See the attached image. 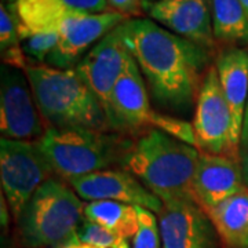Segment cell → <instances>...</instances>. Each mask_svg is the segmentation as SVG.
I'll list each match as a JSON object with an SVG mask.
<instances>
[{
    "label": "cell",
    "mask_w": 248,
    "mask_h": 248,
    "mask_svg": "<svg viewBox=\"0 0 248 248\" xmlns=\"http://www.w3.org/2000/svg\"><path fill=\"white\" fill-rule=\"evenodd\" d=\"M60 33H31L27 39H24L22 50L27 54V57H32L39 62L47 61V57L53 53V50L58 45Z\"/></svg>",
    "instance_id": "25"
},
{
    "label": "cell",
    "mask_w": 248,
    "mask_h": 248,
    "mask_svg": "<svg viewBox=\"0 0 248 248\" xmlns=\"http://www.w3.org/2000/svg\"><path fill=\"white\" fill-rule=\"evenodd\" d=\"M76 239L84 244L99 248H131L128 239H124L115 232L86 218L76 232Z\"/></svg>",
    "instance_id": "21"
},
{
    "label": "cell",
    "mask_w": 248,
    "mask_h": 248,
    "mask_svg": "<svg viewBox=\"0 0 248 248\" xmlns=\"http://www.w3.org/2000/svg\"><path fill=\"white\" fill-rule=\"evenodd\" d=\"M11 6L17 14L21 42L31 33L60 32L62 25L79 13L65 0H11Z\"/></svg>",
    "instance_id": "17"
},
{
    "label": "cell",
    "mask_w": 248,
    "mask_h": 248,
    "mask_svg": "<svg viewBox=\"0 0 248 248\" xmlns=\"http://www.w3.org/2000/svg\"><path fill=\"white\" fill-rule=\"evenodd\" d=\"M226 248L248 247V189L205 210Z\"/></svg>",
    "instance_id": "18"
},
{
    "label": "cell",
    "mask_w": 248,
    "mask_h": 248,
    "mask_svg": "<svg viewBox=\"0 0 248 248\" xmlns=\"http://www.w3.org/2000/svg\"><path fill=\"white\" fill-rule=\"evenodd\" d=\"M110 11H116L119 14H123L127 18L137 17L141 14L143 0H108Z\"/></svg>",
    "instance_id": "27"
},
{
    "label": "cell",
    "mask_w": 248,
    "mask_h": 248,
    "mask_svg": "<svg viewBox=\"0 0 248 248\" xmlns=\"http://www.w3.org/2000/svg\"><path fill=\"white\" fill-rule=\"evenodd\" d=\"M18 18L11 6V1H1L0 4V48L1 53L11 47L21 46L18 33Z\"/></svg>",
    "instance_id": "24"
},
{
    "label": "cell",
    "mask_w": 248,
    "mask_h": 248,
    "mask_svg": "<svg viewBox=\"0 0 248 248\" xmlns=\"http://www.w3.org/2000/svg\"><path fill=\"white\" fill-rule=\"evenodd\" d=\"M53 175V169L37 142L0 140L1 193L16 222L36 190Z\"/></svg>",
    "instance_id": "6"
},
{
    "label": "cell",
    "mask_w": 248,
    "mask_h": 248,
    "mask_svg": "<svg viewBox=\"0 0 248 248\" xmlns=\"http://www.w3.org/2000/svg\"><path fill=\"white\" fill-rule=\"evenodd\" d=\"M84 207L72 186L50 178L18 218L21 244L25 248H55L68 243L84 221Z\"/></svg>",
    "instance_id": "5"
},
{
    "label": "cell",
    "mask_w": 248,
    "mask_h": 248,
    "mask_svg": "<svg viewBox=\"0 0 248 248\" xmlns=\"http://www.w3.org/2000/svg\"><path fill=\"white\" fill-rule=\"evenodd\" d=\"M72 189L83 200H110L131 204L159 214L163 202L137 178L122 169L102 170L89 175L75 178L69 182Z\"/></svg>",
    "instance_id": "14"
},
{
    "label": "cell",
    "mask_w": 248,
    "mask_h": 248,
    "mask_svg": "<svg viewBox=\"0 0 248 248\" xmlns=\"http://www.w3.org/2000/svg\"><path fill=\"white\" fill-rule=\"evenodd\" d=\"M148 1H155V0H143V3H148Z\"/></svg>",
    "instance_id": "33"
},
{
    "label": "cell",
    "mask_w": 248,
    "mask_h": 248,
    "mask_svg": "<svg viewBox=\"0 0 248 248\" xmlns=\"http://www.w3.org/2000/svg\"><path fill=\"white\" fill-rule=\"evenodd\" d=\"M244 189L247 186L244 184L241 163L228 156L200 152L193 178V192L196 202L204 211Z\"/></svg>",
    "instance_id": "16"
},
{
    "label": "cell",
    "mask_w": 248,
    "mask_h": 248,
    "mask_svg": "<svg viewBox=\"0 0 248 248\" xmlns=\"http://www.w3.org/2000/svg\"><path fill=\"white\" fill-rule=\"evenodd\" d=\"M65 3L71 9L84 14H99L110 11L108 0H65Z\"/></svg>",
    "instance_id": "26"
},
{
    "label": "cell",
    "mask_w": 248,
    "mask_h": 248,
    "mask_svg": "<svg viewBox=\"0 0 248 248\" xmlns=\"http://www.w3.org/2000/svg\"><path fill=\"white\" fill-rule=\"evenodd\" d=\"M210 7L217 43L247 47L248 17L239 0H210Z\"/></svg>",
    "instance_id": "19"
},
{
    "label": "cell",
    "mask_w": 248,
    "mask_h": 248,
    "mask_svg": "<svg viewBox=\"0 0 248 248\" xmlns=\"http://www.w3.org/2000/svg\"><path fill=\"white\" fill-rule=\"evenodd\" d=\"M246 248H248V247H246Z\"/></svg>",
    "instance_id": "34"
},
{
    "label": "cell",
    "mask_w": 248,
    "mask_h": 248,
    "mask_svg": "<svg viewBox=\"0 0 248 248\" xmlns=\"http://www.w3.org/2000/svg\"><path fill=\"white\" fill-rule=\"evenodd\" d=\"M149 127L157 128L170 137L175 138L178 141L185 142L190 146L195 148L197 146L193 124H190L184 119L153 110L149 117Z\"/></svg>",
    "instance_id": "22"
},
{
    "label": "cell",
    "mask_w": 248,
    "mask_h": 248,
    "mask_svg": "<svg viewBox=\"0 0 248 248\" xmlns=\"http://www.w3.org/2000/svg\"><path fill=\"white\" fill-rule=\"evenodd\" d=\"M241 169H243V178H244V184L248 189V152L241 157Z\"/></svg>",
    "instance_id": "31"
},
{
    "label": "cell",
    "mask_w": 248,
    "mask_h": 248,
    "mask_svg": "<svg viewBox=\"0 0 248 248\" xmlns=\"http://www.w3.org/2000/svg\"><path fill=\"white\" fill-rule=\"evenodd\" d=\"M131 53L124 45L120 25L101 39L73 68L98 98L109 120L110 99ZM110 124V123H109Z\"/></svg>",
    "instance_id": "9"
},
{
    "label": "cell",
    "mask_w": 248,
    "mask_h": 248,
    "mask_svg": "<svg viewBox=\"0 0 248 248\" xmlns=\"http://www.w3.org/2000/svg\"><path fill=\"white\" fill-rule=\"evenodd\" d=\"M127 19L130 18L116 11L72 16L60 29L58 45L47 57V65L58 69H73L101 39Z\"/></svg>",
    "instance_id": "10"
},
{
    "label": "cell",
    "mask_w": 248,
    "mask_h": 248,
    "mask_svg": "<svg viewBox=\"0 0 248 248\" xmlns=\"http://www.w3.org/2000/svg\"><path fill=\"white\" fill-rule=\"evenodd\" d=\"M193 128L197 149L203 153L233 157L231 148L232 113L222 93L215 65L205 73L195 107Z\"/></svg>",
    "instance_id": "8"
},
{
    "label": "cell",
    "mask_w": 248,
    "mask_h": 248,
    "mask_svg": "<svg viewBox=\"0 0 248 248\" xmlns=\"http://www.w3.org/2000/svg\"><path fill=\"white\" fill-rule=\"evenodd\" d=\"M152 112L146 81L131 55L112 93L109 123L115 133L140 134L149 128Z\"/></svg>",
    "instance_id": "13"
},
{
    "label": "cell",
    "mask_w": 248,
    "mask_h": 248,
    "mask_svg": "<svg viewBox=\"0 0 248 248\" xmlns=\"http://www.w3.org/2000/svg\"><path fill=\"white\" fill-rule=\"evenodd\" d=\"M84 218L120 234L124 239H131L138 231L137 205L98 200L89 202L84 207Z\"/></svg>",
    "instance_id": "20"
},
{
    "label": "cell",
    "mask_w": 248,
    "mask_h": 248,
    "mask_svg": "<svg viewBox=\"0 0 248 248\" xmlns=\"http://www.w3.org/2000/svg\"><path fill=\"white\" fill-rule=\"evenodd\" d=\"M240 4L243 6V9H244V11H246V14H247L248 17V0H239Z\"/></svg>",
    "instance_id": "32"
},
{
    "label": "cell",
    "mask_w": 248,
    "mask_h": 248,
    "mask_svg": "<svg viewBox=\"0 0 248 248\" xmlns=\"http://www.w3.org/2000/svg\"><path fill=\"white\" fill-rule=\"evenodd\" d=\"M159 229L163 248H217L213 222L195 200L164 202Z\"/></svg>",
    "instance_id": "11"
},
{
    "label": "cell",
    "mask_w": 248,
    "mask_h": 248,
    "mask_svg": "<svg viewBox=\"0 0 248 248\" xmlns=\"http://www.w3.org/2000/svg\"><path fill=\"white\" fill-rule=\"evenodd\" d=\"M55 248H99V247H94V246H90V244H84V243H81L79 240L76 239V236L73 237L72 240H69L68 243H65V244H62V246H58V247Z\"/></svg>",
    "instance_id": "30"
},
{
    "label": "cell",
    "mask_w": 248,
    "mask_h": 248,
    "mask_svg": "<svg viewBox=\"0 0 248 248\" xmlns=\"http://www.w3.org/2000/svg\"><path fill=\"white\" fill-rule=\"evenodd\" d=\"M24 72L47 128L113 131L98 98L75 69L28 65Z\"/></svg>",
    "instance_id": "3"
},
{
    "label": "cell",
    "mask_w": 248,
    "mask_h": 248,
    "mask_svg": "<svg viewBox=\"0 0 248 248\" xmlns=\"http://www.w3.org/2000/svg\"><path fill=\"white\" fill-rule=\"evenodd\" d=\"M133 138L119 133L91 130L47 128L40 151L53 169L54 175L71 182L75 178L119 166Z\"/></svg>",
    "instance_id": "4"
},
{
    "label": "cell",
    "mask_w": 248,
    "mask_h": 248,
    "mask_svg": "<svg viewBox=\"0 0 248 248\" xmlns=\"http://www.w3.org/2000/svg\"><path fill=\"white\" fill-rule=\"evenodd\" d=\"M1 58L4 65L11 66V68H16V69H21V71H25L28 66L27 62V54L24 53L22 50V46H16V47H11L9 50L3 51L1 53Z\"/></svg>",
    "instance_id": "28"
},
{
    "label": "cell",
    "mask_w": 248,
    "mask_h": 248,
    "mask_svg": "<svg viewBox=\"0 0 248 248\" xmlns=\"http://www.w3.org/2000/svg\"><path fill=\"white\" fill-rule=\"evenodd\" d=\"M138 231L133 237V248H160L159 218L151 210L137 205Z\"/></svg>",
    "instance_id": "23"
},
{
    "label": "cell",
    "mask_w": 248,
    "mask_h": 248,
    "mask_svg": "<svg viewBox=\"0 0 248 248\" xmlns=\"http://www.w3.org/2000/svg\"><path fill=\"white\" fill-rule=\"evenodd\" d=\"M222 93L231 108V148L233 157L240 155V141L248 99V48L226 47L215 58Z\"/></svg>",
    "instance_id": "15"
},
{
    "label": "cell",
    "mask_w": 248,
    "mask_h": 248,
    "mask_svg": "<svg viewBox=\"0 0 248 248\" xmlns=\"http://www.w3.org/2000/svg\"><path fill=\"white\" fill-rule=\"evenodd\" d=\"M142 10L170 32L214 51L217 40L210 0H155L143 3Z\"/></svg>",
    "instance_id": "12"
},
{
    "label": "cell",
    "mask_w": 248,
    "mask_h": 248,
    "mask_svg": "<svg viewBox=\"0 0 248 248\" xmlns=\"http://www.w3.org/2000/svg\"><path fill=\"white\" fill-rule=\"evenodd\" d=\"M200 151L149 127L133 138L119 169L130 172L160 200H195Z\"/></svg>",
    "instance_id": "2"
},
{
    "label": "cell",
    "mask_w": 248,
    "mask_h": 248,
    "mask_svg": "<svg viewBox=\"0 0 248 248\" xmlns=\"http://www.w3.org/2000/svg\"><path fill=\"white\" fill-rule=\"evenodd\" d=\"M248 152V99L246 113H244V123H243V131H241V141H240V153L244 156Z\"/></svg>",
    "instance_id": "29"
},
{
    "label": "cell",
    "mask_w": 248,
    "mask_h": 248,
    "mask_svg": "<svg viewBox=\"0 0 248 248\" xmlns=\"http://www.w3.org/2000/svg\"><path fill=\"white\" fill-rule=\"evenodd\" d=\"M1 138L37 142L47 131L25 72L7 65L1 68L0 84Z\"/></svg>",
    "instance_id": "7"
},
{
    "label": "cell",
    "mask_w": 248,
    "mask_h": 248,
    "mask_svg": "<svg viewBox=\"0 0 248 248\" xmlns=\"http://www.w3.org/2000/svg\"><path fill=\"white\" fill-rule=\"evenodd\" d=\"M120 29L153 101L181 113L196 107L214 51L170 32L149 18H130Z\"/></svg>",
    "instance_id": "1"
}]
</instances>
